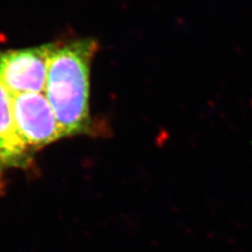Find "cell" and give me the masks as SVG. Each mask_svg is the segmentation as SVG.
Listing matches in <instances>:
<instances>
[{
	"label": "cell",
	"mask_w": 252,
	"mask_h": 252,
	"mask_svg": "<svg viewBox=\"0 0 252 252\" xmlns=\"http://www.w3.org/2000/svg\"><path fill=\"white\" fill-rule=\"evenodd\" d=\"M99 43L94 38L53 42L43 94L63 136L94 135L91 74Z\"/></svg>",
	"instance_id": "1"
},
{
	"label": "cell",
	"mask_w": 252,
	"mask_h": 252,
	"mask_svg": "<svg viewBox=\"0 0 252 252\" xmlns=\"http://www.w3.org/2000/svg\"><path fill=\"white\" fill-rule=\"evenodd\" d=\"M53 42L17 50L0 49V85L12 96L43 93Z\"/></svg>",
	"instance_id": "2"
},
{
	"label": "cell",
	"mask_w": 252,
	"mask_h": 252,
	"mask_svg": "<svg viewBox=\"0 0 252 252\" xmlns=\"http://www.w3.org/2000/svg\"><path fill=\"white\" fill-rule=\"evenodd\" d=\"M12 109L20 136L32 153L64 138L56 115L43 93L12 96Z\"/></svg>",
	"instance_id": "3"
},
{
	"label": "cell",
	"mask_w": 252,
	"mask_h": 252,
	"mask_svg": "<svg viewBox=\"0 0 252 252\" xmlns=\"http://www.w3.org/2000/svg\"><path fill=\"white\" fill-rule=\"evenodd\" d=\"M34 153L27 146L16 125L12 94L0 85V172L6 169L28 168Z\"/></svg>",
	"instance_id": "4"
}]
</instances>
